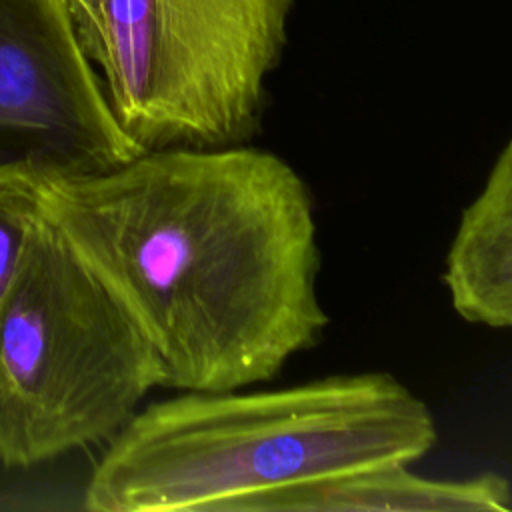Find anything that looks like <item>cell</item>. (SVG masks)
<instances>
[{
    "label": "cell",
    "mask_w": 512,
    "mask_h": 512,
    "mask_svg": "<svg viewBox=\"0 0 512 512\" xmlns=\"http://www.w3.org/2000/svg\"><path fill=\"white\" fill-rule=\"evenodd\" d=\"M42 210L132 316L164 388L268 382L330 324L312 192L270 150L154 148L98 172L44 164Z\"/></svg>",
    "instance_id": "1"
},
{
    "label": "cell",
    "mask_w": 512,
    "mask_h": 512,
    "mask_svg": "<svg viewBox=\"0 0 512 512\" xmlns=\"http://www.w3.org/2000/svg\"><path fill=\"white\" fill-rule=\"evenodd\" d=\"M436 440L430 406L388 372L254 392H182L136 410L108 440L84 508L250 512L286 488L412 464Z\"/></svg>",
    "instance_id": "2"
},
{
    "label": "cell",
    "mask_w": 512,
    "mask_h": 512,
    "mask_svg": "<svg viewBox=\"0 0 512 512\" xmlns=\"http://www.w3.org/2000/svg\"><path fill=\"white\" fill-rule=\"evenodd\" d=\"M158 386L148 340L42 210L0 304V462L30 468L110 440Z\"/></svg>",
    "instance_id": "3"
},
{
    "label": "cell",
    "mask_w": 512,
    "mask_h": 512,
    "mask_svg": "<svg viewBox=\"0 0 512 512\" xmlns=\"http://www.w3.org/2000/svg\"><path fill=\"white\" fill-rule=\"evenodd\" d=\"M294 0H104L92 58L120 128L142 148L250 142Z\"/></svg>",
    "instance_id": "4"
},
{
    "label": "cell",
    "mask_w": 512,
    "mask_h": 512,
    "mask_svg": "<svg viewBox=\"0 0 512 512\" xmlns=\"http://www.w3.org/2000/svg\"><path fill=\"white\" fill-rule=\"evenodd\" d=\"M0 134L68 172H98L142 148L120 128L64 0H0Z\"/></svg>",
    "instance_id": "5"
},
{
    "label": "cell",
    "mask_w": 512,
    "mask_h": 512,
    "mask_svg": "<svg viewBox=\"0 0 512 512\" xmlns=\"http://www.w3.org/2000/svg\"><path fill=\"white\" fill-rule=\"evenodd\" d=\"M512 486L498 472L428 478L386 464L268 494L250 512H506Z\"/></svg>",
    "instance_id": "6"
},
{
    "label": "cell",
    "mask_w": 512,
    "mask_h": 512,
    "mask_svg": "<svg viewBox=\"0 0 512 512\" xmlns=\"http://www.w3.org/2000/svg\"><path fill=\"white\" fill-rule=\"evenodd\" d=\"M442 282L466 322L512 328V138L460 214Z\"/></svg>",
    "instance_id": "7"
},
{
    "label": "cell",
    "mask_w": 512,
    "mask_h": 512,
    "mask_svg": "<svg viewBox=\"0 0 512 512\" xmlns=\"http://www.w3.org/2000/svg\"><path fill=\"white\" fill-rule=\"evenodd\" d=\"M44 164L28 154L0 160V304L8 296L42 212Z\"/></svg>",
    "instance_id": "8"
},
{
    "label": "cell",
    "mask_w": 512,
    "mask_h": 512,
    "mask_svg": "<svg viewBox=\"0 0 512 512\" xmlns=\"http://www.w3.org/2000/svg\"><path fill=\"white\" fill-rule=\"evenodd\" d=\"M86 56L92 60L102 42L104 0H64Z\"/></svg>",
    "instance_id": "9"
}]
</instances>
